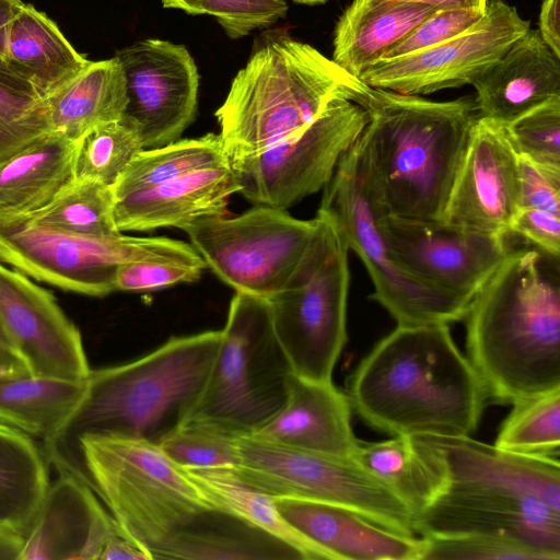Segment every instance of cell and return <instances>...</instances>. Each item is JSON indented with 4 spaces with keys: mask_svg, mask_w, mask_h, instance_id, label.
Masks as SVG:
<instances>
[{
    "mask_svg": "<svg viewBox=\"0 0 560 560\" xmlns=\"http://www.w3.org/2000/svg\"><path fill=\"white\" fill-rule=\"evenodd\" d=\"M238 191L230 164L197 170L115 198V225L120 233L183 230L200 219L228 214L229 199Z\"/></svg>",
    "mask_w": 560,
    "mask_h": 560,
    "instance_id": "23",
    "label": "cell"
},
{
    "mask_svg": "<svg viewBox=\"0 0 560 560\" xmlns=\"http://www.w3.org/2000/svg\"><path fill=\"white\" fill-rule=\"evenodd\" d=\"M314 234L284 287L269 299L275 335L292 372L332 382L347 342L350 283L347 237L337 221L318 208Z\"/></svg>",
    "mask_w": 560,
    "mask_h": 560,
    "instance_id": "7",
    "label": "cell"
},
{
    "mask_svg": "<svg viewBox=\"0 0 560 560\" xmlns=\"http://www.w3.org/2000/svg\"><path fill=\"white\" fill-rule=\"evenodd\" d=\"M352 459L386 485L409 508L413 518L447 485L442 466L416 436L360 441Z\"/></svg>",
    "mask_w": 560,
    "mask_h": 560,
    "instance_id": "30",
    "label": "cell"
},
{
    "mask_svg": "<svg viewBox=\"0 0 560 560\" xmlns=\"http://www.w3.org/2000/svg\"><path fill=\"white\" fill-rule=\"evenodd\" d=\"M292 1L298 2V3H303V4L315 5V4L325 3L329 0H292Z\"/></svg>",
    "mask_w": 560,
    "mask_h": 560,
    "instance_id": "54",
    "label": "cell"
},
{
    "mask_svg": "<svg viewBox=\"0 0 560 560\" xmlns=\"http://www.w3.org/2000/svg\"><path fill=\"white\" fill-rule=\"evenodd\" d=\"M221 338V330L173 337L135 361L91 370L82 400L40 443L49 465L68 472L79 441L88 436L159 444L201 395Z\"/></svg>",
    "mask_w": 560,
    "mask_h": 560,
    "instance_id": "4",
    "label": "cell"
},
{
    "mask_svg": "<svg viewBox=\"0 0 560 560\" xmlns=\"http://www.w3.org/2000/svg\"><path fill=\"white\" fill-rule=\"evenodd\" d=\"M116 559L151 560V557L119 529L107 539L100 556V560Z\"/></svg>",
    "mask_w": 560,
    "mask_h": 560,
    "instance_id": "48",
    "label": "cell"
},
{
    "mask_svg": "<svg viewBox=\"0 0 560 560\" xmlns=\"http://www.w3.org/2000/svg\"><path fill=\"white\" fill-rule=\"evenodd\" d=\"M0 261L38 281L91 296L116 291L118 269L136 261L207 268L190 243L170 237L83 235L32 223L0 224Z\"/></svg>",
    "mask_w": 560,
    "mask_h": 560,
    "instance_id": "10",
    "label": "cell"
},
{
    "mask_svg": "<svg viewBox=\"0 0 560 560\" xmlns=\"http://www.w3.org/2000/svg\"><path fill=\"white\" fill-rule=\"evenodd\" d=\"M68 474L96 493L151 560H252L259 551L258 529L213 506L155 443L83 438Z\"/></svg>",
    "mask_w": 560,
    "mask_h": 560,
    "instance_id": "1",
    "label": "cell"
},
{
    "mask_svg": "<svg viewBox=\"0 0 560 560\" xmlns=\"http://www.w3.org/2000/svg\"><path fill=\"white\" fill-rule=\"evenodd\" d=\"M75 141L48 131L0 163V224L45 207L72 178Z\"/></svg>",
    "mask_w": 560,
    "mask_h": 560,
    "instance_id": "29",
    "label": "cell"
},
{
    "mask_svg": "<svg viewBox=\"0 0 560 560\" xmlns=\"http://www.w3.org/2000/svg\"><path fill=\"white\" fill-rule=\"evenodd\" d=\"M237 453L235 476L271 498L340 505L393 532L417 536L409 508L352 458L291 448L253 435L238 436Z\"/></svg>",
    "mask_w": 560,
    "mask_h": 560,
    "instance_id": "11",
    "label": "cell"
},
{
    "mask_svg": "<svg viewBox=\"0 0 560 560\" xmlns=\"http://www.w3.org/2000/svg\"><path fill=\"white\" fill-rule=\"evenodd\" d=\"M206 386L187 420L252 435L285 405L291 365L275 335L266 299L235 292Z\"/></svg>",
    "mask_w": 560,
    "mask_h": 560,
    "instance_id": "8",
    "label": "cell"
},
{
    "mask_svg": "<svg viewBox=\"0 0 560 560\" xmlns=\"http://www.w3.org/2000/svg\"><path fill=\"white\" fill-rule=\"evenodd\" d=\"M24 3L22 0H0V30L18 14Z\"/></svg>",
    "mask_w": 560,
    "mask_h": 560,
    "instance_id": "52",
    "label": "cell"
},
{
    "mask_svg": "<svg viewBox=\"0 0 560 560\" xmlns=\"http://www.w3.org/2000/svg\"><path fill=\"white\" fill-rule=\"evenodd\" d=\"M382 1V0H375ZM418 2L431 5L438 10L447 9H477L485 11L488 0H398Z\"/></svg>",
    "mask_w": 560,
    "mask_h": 560,
    "instance_id": "50",
    "label": "cell"
},
{
    "mask_svg": "<svg viewBox=\"0 0 560 560\" xmlns=\"http://www.w3.org/2000/svg\"><path fill=\"white\" fill-rule=\"evenodd\" d=\"M471 85L478 116L506 126L560 96V57L529 28Z\"/></svg>",
    "mask_w": 560,
    "mask_h": 560,
    "instance_id": "25",
    "label": "cell"
},
{
    "mask_svg": "<svg viewBox=\"0 0 560 560\" xmlns=\"http://www.w3.org/2000/svg\"><path fill=\"white\" fill-rule=\"evenodd\" d=\"M351 410L390 435L470 436L489 401L447 324L399 326L348 378Z\"/></svg>",
    "mask_w": 560,
    "mask_h": 560,
    "instance_id": "3",
    "label": "cell"
},
{
    "mask_svg": "<svg viewBox=\"0 0 560 560\" xmlns=\"http://www.w3.org/2000/svg\"><path fill=\"white\" fill-rule=\"evenodd\" d=\"M142 150L138 127L126 116L100 124L75 141L72 177L112 187Z\"/></svg>",
    "mask_w": 560,
    "mask_h": 560,
    "instance_id": "36",
    "label": "cell"
},
{
    "mask_svg": "<svg viewBox=\"0 0 560 560\" xmlns=\"http://www.w3.org/2000/svg\"><path fill=\"white\" fill-rule=\"evenodd\" d=\"M415 527L420 537H503L560 560V512L509 489L448 482Z\"/></svg>",
    "mask_w": 560,
    "mask_h": 560,
    "instance_id": "15",
    "label": "cell"
},
{
    "mask_svg": "<svg viewBox=\"0 0 560 560\" xmlns=\"http://www.w3.org/2000/svg\"><path fill=\"white\" fill-rule=\"evenodd\" d=\"M48 131L44 96L0 57V163Z\"/></svg>",
    "mask_w": 560,
    "mask_h": 560,
    "instance_id": "38",
    "label": "cell"
},
{
    "mask_svg": "<svg viewBox=\"0 0 560 560\" xmlns=\"http://www.w3.org/2000/svg\"><path fill=\"white\" fill-rule=\"evenodd\" d=\"M125 73V112L137 127L143 149L166 145L195 120L199 73L188 49L159 38L136 42L115 55Z\"/></svg>",
    "mask_w": 560,
    "mask_h": 560,
    "instance_id": "17",
    "label": "cell"
},
{
    "mask_svg": "<svg viewBox=\"0 0 560 560\" xmlns=\"http://www.w3.org/2000/svg\"><path fill=\"white\" fill-rule=\"evenodd\" d=\"M504 0H488L483 15L459 35L410 55L380 59L359 79L371 88L425 95L472 84L530 27Z\"/></svg>",
    "mask_w": 560,
    "mask_h": 560,
    "instance_id": "14",
    "label": "cell"
},
{
    "mask_svg": "<svg viewBox=\"0 0 560 560\" xmlns=\"http://www.w3.org/2000/svg\"><path fill=\"white\" fill-rule=\"evenodd\" d=\"M48 466L39 443L0 422V532L26 533L50 485Z\"/></svg>",
    "mask_w": 560,
    "mask_h": 560,
    "instance_id": "31",
    "label": "cell"
},
{
    "mask_svg": "<svg viewBox=\"0 0 560 560\" xmlns=\"http://www.w3.org/2000/svg\"><path fill=\"white\" fill-rule=\"evenodd\" d=\"M538 25L544 42L560 57V0H542Z\"/></svg>",
    "mask_w": 560,
    "mask_h": 560,
    "instance_id": "47",
    "label": "cell"
},
{
    "mask_svg": "<svg viewBox=\"0 0 560 560\" xmlns=\"http://www.w3.org/2000/svg\"><path fill=\"white\" fill-rule=\"evenodd\" d=\"M349 100L332 102L312 124L265 150L231 162L243 197L287 210L328 184L343 153L368 124Z\"/></svg>",
    "mask_w": 560,
    "mask_h": 560,
    "instance_id": "13",
    "label": "cell"
},
{
    "mask_svg": "<svg viewBox=\"0 0 560 560\" xmlns=\"http://www.w3.org/2000/svg\"><path fill=\"white\" fill-rule=\"evenodd\" d=\"M382 235L395 260L427 284L471 301L511 247L504 234L381 214Z\"/></svg>",
    "mask_w": 560,
    "mask_h": 560,
    "instance_id": "16",
    "label": "cell"
},
{
    "mask_svg": "<svg viewBox=\"0 0 560 560\" xmlns=\"http://www.w3.org/2000/svg\"><path fill=\"white\" fill-rule=\"evenodd\" d=\"M88 380L31 374L0 377V422L33 439L49 438L85 395Z\"/></svg>",
    "mask_w": 560,
    "mask_h": 560,
    "instance_id": "32",
    "label": "cell"
},
{
    "mask_svg": "<svg viewBox=\"0 0 560 560\" xmlns=\"http://www.w3.org/2000/svg\"><path fill=\"white\" fill-rule=\"evenodd\" d=\"M315 228L316 218L255 206L235 217L200 219L183 231L206 266L235 292L269 299L289 280Z\"/></svg>",
    "mask_w": 560,
    "mask_h": 560,
    "instance_id": "12",
    "label": "cell"
},
{
    "mask_svg": "<svg viewBox=\"0 0 560 560\" xmlns=\"http://www.w3.org/2000/svg\"><path fill=\"white\" fill-rule=\"evenodd\" d=\"M421 560H550L514 540L485 535L421 537Z\"/></svg>",
    "mask_w": 560,
    "mask_h": 560,
    "instance_id": "42",
    "label": "cell"
},
{
    "mask_svg": "<svg viewBox=\"0 0 560 560\" xmlns=\"http://www.w3.org/2000/svg\"><path fill=\"white\" fill-rule=\"evenodd\" d=\"M237 439L215 424L187 420L158 445L182 467L233 469L238 462Z\"/></svg>",
    "mask_w": 560,
    "mask_h": 560,
    "instance_id": "39",
    "label": "cell"
},
{
    "mask_svg": "<svg viewBox=\"0 0 560 560\" xmlns=\"http://www.w3.org/2000/svg\"><path fill=\"white\" fill-rule=\"evenodd\" d=\"M0 325L31 375L88 380L91 369L77 326L49 291L1 261Z\"/></svg>",
    "mask_w": 560,
    "mask_h": 560,
    "instance_id": "18",
    "label": "cell"
},
{
    "mask_svg": "<svg viewBox=\"0 0 560 560\" xmlns=\"http://www.w3.org/2000/svg\"><path fill=\"white\" fill-rule=\"evenodd\" d=\"M120 528L96 493L71 474L49 485L26 533L19 560H95Z\"/></svg>",
    "mask_w": 560,
    "mask_h": 560,
    "instance_id": "20",
    "label": "cell"
},
{
    "mask_svg": "<svg viewBox=\"0 0 560 560\" xmlns=\"http://www.w3.org/2000/svg\"><path fill=\"white\" fill-rule=\"evenodd\" d=\"M0 346L13 350L12 345H11L9 338L7 337V335H5V332H4V330H3L1 325H0Z\"/></svg>",
    "mask_w": 560,
    "mask_h": 560,
    "instance_id": "53",
    "label": "cell"
},
{
    "mask_svg": "<svg viewBox=\"0 0 560 560\" xmlns=\"http://www.w3.org/2000/svg\"><path fill=\"white\" fill-rule=\"evenodd\" d=\"M511 233L547 254L560 257V215L540 209L520 208L512 221Z\"/></svg>",
    "mask_w": 560,
    "mask_h": 560,
    "instance_id": "46",
    "label": "cell"
},
{
    "mask_svg": "<svg viewBox=\"0 0 560 560\" xmlns=\"http://www.w3.org/2000/svg\"><path fill=\"white\" fill-rule=\"evenodd\" d=\"M22 546V535L0 532V560H19Z\"/></svg>",
    "mask_w": 560,
    "mask_h": 560,
    "instance_id": "51",
    "label": "cell"
},
{
    "mask_svg": "<svg viewBox=\"0 0 560 560\" xmlns=\"http://www.w3.org/2000/svg\"><path fill=\"white\" fill-rule=\"evenodd\" d=\"M273 501L325 560H421V537L393 532L336 504L287 498Z\"/></svg>",
    "mask_w": 560,
    "mask_h": 560,
    "instance_id": "22",
    "label": "cell"
},
{
    "mask_svg": "<svg viewBox=\"0 0 560 560\" xmlns=\"http://www.w3.org/2000/svg\"><path fill=\"white\" fill-rule=\"evenodd\" d=\"M230 164L219 135L178 139L166 145L143 149L112 186L118 198L207 167Z\"/></svg>",
    "mask_w": 560,
    "mask_h": 560,
    "instance_id": "34",
    "label": "cell"
},
{
    "mask_svg": "<svg viewBox=\"0 0 560 560\" xmlns=\"http://www.w3.org/2000/svg\"><path fill=\"white\" fill-rule=\"evenodd\" d=\"M512 406L494 446L517 454L559 458L560 389L517 400Z\"/></svg>",
    "mask_w": 560,
    "mask_h": 560,
    "instance_id": "37",
    "label": "cell"
},
{
    "mask_svg": "<svg viewBox=\"0 0 560 560\" xmlns=\"http://www.w3.org/2000/svg\"><path fill=\"white\" fill-rule=\"evenodd\" d=\"M50 132L77 141L91 128L124 117L127 84L116 56L90 63L44 97Z\"/></svg>",
    "mask_w": 560,
    "mask_h": 560,
    "instance_id": "28",
    "label": "cell"
},
{
    "mask_svg": "<svg viewBox=\"0 0 560 560\" xmlns=\"http://www.w3.org/2000/svg\"><path fill=\"white\" fill-rule=\"evenodd\" d=\"M518 209V154L505 126L478 116L441 221L509 235Z\"/></svg>",
    "mask_w": 560,
    "mask_h": 560,
    "instance_id": "19",
    "label": "cell"
},
{
    "mask_svg": "<svg viewBox=\"0 0 560 560\" xmlns=\"http://www.w3.org/2000/svg\"><path fill=\"white\" fill-rule=\"evenodd\" d=\"M520 208L560 215V171L539 166L518 155Z\"/></svg>",
    "mask_w": 560,
    "mask_h": 560,
    "instance_id": "45",
    "label": "cell"
},
{
    "mask_svg": "<svg viewBox=\"0 0 560 560\" xmlns=\"http://www.w3.org/2000/svg\"><path fill=\"white\" fill-rule=\"evenodd\" d=\"M252 435L273 444L340 458H352L360 442L351 427L347 395L332 382L311 381L294 373L285 405Z\"/></svg>",
    "mask_w": 560,
    "mask_h": 560,
    "instance_id": "24",
    "label": "cell"
},
{
    "mask_svg": "<svg viewBox=\"0 0 560 560\" xmlns=\"http://www.w3.org/2000/svg\"><path fill=\"white\" fill-rule=\"evenodd\" d=\"M464 319L467 358L489 400L512 405L560 389V257L510 248Z\"/></svg>",
    "mask_w": 560,
    "mask_h": 560,
    "instance_id": "2",
    "label": "cell"
},
{
    "mask_svg": "<svg viewBox=\"0 0 560 560\" xmlns=\"http://www.w3.org/2000/svg\"><path fill=\"white\" fill-rule=\"evenodd\" d=\"M483 13L477 9L438 10L390 47L382 59L410 55L442 44L466 31Z\"/></svg>",
    "mask_w": 560,
    "mask_h": 560,
    "instance_id": "43",
    "label": "cell"
},
{
    "mask_svg": "<svg viewBox=\"0 0 560 560\" xmlns=\"http://www.w3.org/2000/svg\"><path fill=\"white\" fill-rule=\"evenodd\" d=\"M438 9L398 0H353L334 32L332 60L359 75Z\"/></svg>",
    "mask_w": 560,
    "mask_h": 560,
    "instance_id": "27",
    "label": "cell"
},
{
    "mask_svg": "<svg viewBox=\"0 0 560 560\" xmlns=\"http://www.w3.org/2000/svg\"><path fill=\"white\" fill-rule=\"evenodd\" d=\"M203 268L164 261H136L122 265L116 276V291L147 292L177 283L197 281Z\"/></svg>",
    "mask_w": 560,
    "mask_h": 560,
    "instance_id": "44",
    "label": "cell"
},
{
    "mask_svg": "<svg viewBox=\"0 0 560 560\" xmlns=\"http://www.w3.org/2000/svg\"><path fill=\"white\" fill-rule=\"evenodd\" d=\"M370 88L310 44L268 34L215 112L229 163L300 132L335 101L358 104Z\"/></svg>",
    "mask_w": 560,
    "mask_h": 560,
    "instance_id": "6",
    "label": "cell"
},
{
    "mask_svg": "<svg viewBox=\"0 0 560 560\" xmlns=\"http://www.w3.org/2000/svg\"><path fill=\"white\" fill-rule=\"evenodd\" d=\"M0 57L44 97L91 61L73 48L50 18L28 3L0 30Z\"/></svg>",
    "mask_w": 560,
    "mask_h": 560,
    "instance_id": "26",
    "label": "cell"
},
{
    "mask_svg": "<svg viewBox=\"0 0 560 560\" xmlns=\"http://www.w3.org/2000/svg\"><path fill=\"white\" fill-rule=\"evenodd\" d=\"M114 202L110 186L72 177L45 207L16 221L75 234L115 235L120 232L114 221Z\"/></svg>",
    "mask_w": 560,
    "mask_h": 560,
    "instance_id": "35",
    "label": "cell"
},
{
    "mask_svg": "<svg viewBox=\"0 0 560 560\" xmlns=\"http://www.w3.org/2000/svg\"><path fill=\"white\" fill-rule=\"evenodd\" d=\"M359 137L383 214L441 221L472 127L475 98L431 101L370 88Z\"/></svg>",
    "mask_w": 560,
    "mask_h": 560,
    "instance_id": "5",
    "label": "cell"
},
{
    "mask_svg": "<svg viewBox=\"0 0 560 560\" xmlns=\"http://www.w3.org/2000/svg\"><path fill=\"white\" fill-rule=\"evenodd\" d=\"M438 459L447 483L513 490L560 512L559 458L503 451L470 436H416Z\"/></svg>",
    "mask_w": 560,
    "mask_h": 560,
    "instance_id": "21",
    "label": "cell"
},
{
    "mask_svg": "<svg viewBox=\"0 0 560 560\" xmlns=\"http://www.w3.org/2000/svg\"><path fill=\"white\" fill-rule=\"evenodd\" d=\"M205 498L295 550L302 560H325L278 511L273 498L240 480L230 468L183 467Z\"/></svg>",
    "mask_w": 560,
    "mask_h": 560,
    "instance_id": "33",
    "label": "cell"
},
{
    "mask_svg": "<svg viewBox=\"0 0 560 560\" xmlns=\"http://www.w3.org/2000/svg\"><path fill=\"white\" fill-rule=\"evenodd\" d=\"M358 139L343 153L324 187L319 209L337 221L349 248L362 260L374 287L370 299L380 303L399 326L450 325L464 319L470 302L417 279L392 256L380 229L383 212Z\"/></svg>",
    "mask_w": 560,
    "mask_h": 560,
    "instance_id": "9",
    "label": "cell"
},
{
    "mask_svg": "<svg viewBox=\"0 0 560 560\" xmlns=\"http://www.w3.org/2000/svg\"><path fill=\"white\" fill-rule=\"evenodd\" d=\"M505 130L520 156L560 171V96L525 113L506 125Z\"/></svg>",
    "mask_w": 560,
    "mask_h": 560,
    "instance_id": "40",
    "label": "cell"
},
{
    "mask_svg": "<svg viewBox=\"0 0 560 560\" xmlns=\"http://www.w3.org/2000/svg\"><path fill=\"white\" fill-rule=\"evenodd\" d=\"M30 374L23 359L12 349L0 346V377Z\"/></svg>",
    "mask_w": 560,
    "mask_h": 560,
    "instance_id": "49",
    "label": "cell"
},
{
    "mask_svg": "<svg viewBox=\"0 0 560 560\" xmlns=\"http://www.w3.org/2000/svg\"><path fill=\"white\" fill-rule=\"evenodd\" d=\"M164 8L213 16L233 39L268 27L288 12L285 0H161Z\"/></svg>",
    "mask_w": 560,
    "mask_h": 560,
    "instance_id": "41",
    "label": "cell"
}]
</instances>
